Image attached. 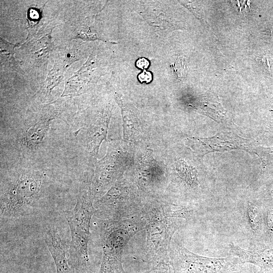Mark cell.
I'll use <instances>...</instances> for the list:
<instances>
[{"label": "cell", "mask_w": 273, "mask_h": 273, "mask_svg": "<svg viewBox=\"0 0 273 273\" xmlns=\"http://www.w3.org/2000/svg\"><path fill=\"white\" fill-rule=\"evenodd\" d=\"M140 216L147 231L146 259L148 261L161 260L169 255L173 234L190 216L191 210L171 209L159 204H150L141 209Z\"/></svg>", "instance_id": "1"}, {"label": "cell", "mask_w": 273, "mask_h": 273, "mask_svg": "<svg viewBox=\"0 0 273 273\" xmlns=\"http://www.w3.org/2000/svg\"><path fill=\"white\" fill-rule=\"evenodd\" d=\"M91 181L88 176L85 175L80 183L74 207L71 210L66 211L64 214L71 237L68 261L73 269L77 271H85L87 268L90 222L96 211Z\"/></svg>", "instance_id": "2"}, {"label": "cell", "mask_w": 273, "mask_h": 273, "mask_svg": "<svg viewBox=\"0 0 273 273\" xmlns=\"http://www.w3.org/2000/svg\"><path fill=\"white\" fill-rule=\"evenodd\" d=\"M97 226L101 241L103 257L98 273H125L122 264V253L129 239L145 229L140 215L130 218H98Z\"/></svg>", "instance_id": "3"}, {"label": "cell", "mask_w": 273, "mask_h": 273, "mask_svg": "<svg viewBox=\"0 0 273 273\" xmlns=\"http://www.w3.org/2000/svg\"><path fill=\"white\" fill-rule=\"evenodd\" d=\"M43 181L41 173L29 171L6 182L1 190V217L15 219L33 212L40 197Z\"/></svg>", "instance_id": "4"}, {"label": "cell", "mask_w": 273, "mask_h": 273, "mask_svg": "<svg viewBox=\"0 0 273 273\" xmlns=\"http://www.w3.org/2000/svg\"><path fill=\"white\" fill-rule=\"evenodd\" d=\"M169 264L174 273H228L242 264L236 256H201L175 241L170 245Z\"/></svg>", "instance_id": "5"}, {"label": "cell", "mask_w": 273, "mask_h": 273, "mask_svg": "<svg viewBox=\"0 0 273 273\" xmlns=\"http://www.w3.org/2000/svg\"><path fill=\"white\" fill-rule=\"evenodd\" d=\"M189 147L201 155L212 151H224L236 149L248 150L249 148L248 140L233 134L218 133L210 138H189Z\"/></svg>", "instance_id": "6"}, {"label": "cell", "mask_w": 273, "mask_h": 273, "mask_svg": "<svg viewBox=\"0 0 273 273\" xmlns=\"http://www.w3.org/2000/svg\"><path fill=\"white\" fill-rule=\"evenodd\" d=\"M44 241L56 266L57 273H74L66 257V242L60 233L55 228L47 230Z\"/></svg>", "instance_id": "7"}, {"label": "cell", "mask_w": 273, "mask_h": 273, "mask_svg": "<svg viewBox=\"0 0 273 273\" xmlns=\"http://www.w3.org/2000/svg\"><path fill=\"white\" fill-rule=\"evenodd\" d=\"M111 116V113L109 108H105L88 132L86 139L87 148L96 156H98L102 142L106 140Z\"/></svg>", "instance_id": "8"}, {"label": "cell", "mask_w": 273, "mask_h": 273, "mask_svg": "<svg viewBox=\"0 0 273 273\" xmlns=\"http://www.w3.org/2000/svg\"><path fill=\"white\" fill-rule=\"evenodd\" d=\"M231 255L237 257L243 263L260 266H273V249L261 251L245 250L234 244L230 245Z\"/></svg>", "instance_id": "9"}, {"label": "cell", "mask_w": 273, "mask_h": 273, "mask_svg": "<svg viewBox=\"0 0 273 273\" xmlns=\"http://www.w3.org/2000/svg\"><path fill=\"white\" fill-rule=\"evenodd\" d=\"M39 120L32 125L27 130L25 137L26 144L30 147H34L40 143L46 135L49 128L50 122L54 113L52 112L50 106Z\"/></svg>", "instance_id": "10"}, {"label": "cell", "mask_w": 273, "mask_h": 273, "mask_svg": "<svg viewBox=\"0 0 273 273\" xmlns=\"http://www.w3.org/2000/svg\"><path fill=\"white\" fill-rule=\"evenodd\" d=\"M65 71L64 69L55 64L53 68L48 74L47 79L38 90L39 95L45 97L50 96L54 87L58 85L62 80Z\"/></svg>", "instance_id": "11"}, {"label": "cell", "mask_w": 273, "mask_h": 273, "mask_svg": "<svg viewBox=\"0 0 273 273\" xmlns=\"http://www.w3.org/2000/svg\"><path fill=\"white\" fill-rule=\"evenodd\" d=\"M80 50L79 44H74L72 47L63 49L59 53L55 64L65 70L71 64L82 57V52Z\"/></svg>", "instance_id": "12"}, {"label": "cell", "mask_w": 273, "mask_h": 273, "mask_svg": "<svg viewBox=\"0 0 273 273\" xmlns=\"http://www.w3.org/2000/svg\"><path fill=\"white\" fill-rule=\"evenodd\" d=\"M175 168L178 176L185 183L192 187L198 186L197 172L194 167L179 159L176 162Z\"/></svg>", "instance_id": "13"}, {"label": "cell", "mask_w": 273, "mask_h": 273, "mask_svg": "<svg viewBox=\"0 0 273 273\" xmlns=\"http://www.w3.org/2000/svg\"><path fill=\"white\" fill-rule=\"evenodd\" d=\"M1 62L3 65L16 71H20L18 64L14 58V51L16 45L1 37Z\"/></svg>", "instance_id": "14"}, {"label": "cell", "mask_w": 273, "mask_h": 273, "mask_svg": "<svg viewBox=\"0 0 273 273\" xmlns=\"http://www.w3.org/2000/svg\"><path fill=\"white\" fill-rule=\"evenodd\" d=\"M246 222L250 230L254 233L261 230V219L259 209L254 204L248 203L245 211Z\"/></svg>", "instance_id": "15"}, {"label": "cell", "mask_w": 273, "mask_h": 273, "mask_svg": "<svg viewBox=\"0 0 273 273\" xmlns=\"http://www.w3.org/2000/svg\"><path fill=\"white\" fill-rule=\"evenodd\" d=\"M171 65L177 78L184 79L188 73V68L184 58L177 57L172 61Z\"/></svg>", "instance_id": "16"}, {"label": "cell", "mask_w": 273, "mask_h": 273, "mask_svg": "<svg viewBox=\"0 0 273 273\" xmlns=\"http://www.w3.org/2000/svg\"><path fill=\"white\" fill-rule=\"evenodd\" d=\"M142 273H174L170 264L165 262H160L156 266Z\"/></svg>", "instance_id": "17"}, {"label": "cell", "mask_w": 273, "mask_h": 273, "mask_svg": "<svg viewBox=\"0 0 273 273\" xmlns=\"http://www.w3.org/2000/svg\"><path fill=\"white\" fill-rule=\"evenodd\" d=\"M228 273H258V271L253 264L243 263Z\"/></svg>", "instance_id": "18"}, {"label": "cell", "mask_w": 273, "mask_h": 273, "mask_svg": "<svg viewBox=\"0 0 273 273\" xmlns=\"http://www.w3.org/2000/svg\"><path fill=\"white\" fill-rule=\"evenodd\" d=\"M139 80L141 82L148 83L152 80V74L150 72L144 71L140 74L139 76Z\"/></svg>", "instance_id": "19"}, {"label": "cell", "mask_w": 273, "mask_h": 273, "mask_svg": "<svg viewBox=\"0 0 273 273\" xmlns=\"http://www.w3.org/2000/svg\"><path fill=\"white\" fill-rule=\"evenodd\" d=\"M149 65V61L145 58L139 59L136 62V66L141 69L147 68Z\"/></svg>", "instance_id": "20"}]
</instances>
